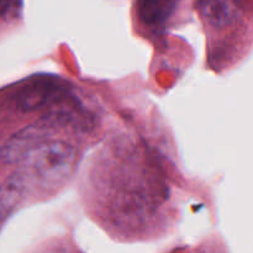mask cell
<instances>
[{"label": "cell", "mask_w": 253, "mask_h": 253, "mask_svg": "<svg viewBox=\"0 0 253 253\" xmlns=\"http://www.w3.org/2000/svg\"><path fill=\"white\" fill-rule=\"evenodd\" d=\"M77 158L74 146L64 141H48L34 148L22 158L21 172L27 183L51 187L63 182L71 173Z\"/></svg>", "instance_id": "1"}, {"label": "cell", "mask_w": 253, "mask_h": 253, "mask_svg": "<svg viewBox=\"0 0 253 253\" xmlns=\"http://www.w3.org/2000/svg\"><path fill=\"white\" fill-rule=\"evenodd\" d=\"M68 114H52L26 126L5 141L0 148V158L5 163L20 162L34 148L52 140L54 133L71 124Z\"/></svg>", "instance_id": "2"}, {"label": "cell", "mask_w": 253, "mask_h": 253, "mask_svg": "<svg viewBox=\"0 0 253 253\" xmlns=\"http://www.w3.org/2000/svg\"><path fill=\"white\" fill-rule=\"evenodd\" d=\"M61 89L62 85L57 81L52 79L36 81L35 83L29 84L20 93L19 106L25 111L36 110L56 98L61 93Z\"/></svg>", "instance_id": "3"}, {"label": "cell", "mask_w": 253, "mask_h": 253, "mask_svg": "<svg viewBox=\"0 0 253 253\" xmlns=\"http://www.w3.org/2000/svg\"><path fill=\"white\" fill-rule=\"evenodd\" d=\"M27 185L29 183L20 169L0 185V227L25 197Z\"/></svg>", "instance_id": "4"}, {"label": "cell", "mask_w": 253, "mask_h": 253, "mask_svg": "<svg viewBox=\"0 0 253 253\" xmlns=\"http://www.w3.org/2000/svg\"><path fill=\"white\" fill-rule=\"evenodd\" d=\"M178 0H138V14L143 22L158 25L172 14Z\"/></svg>", "instance_id": "5"}, {"label": "cell", "mask_w": 253, "mask_h": 253, "mask_svg": "<svg viewBox=\"0 0 253 253\" xmlns=\"http://www.w3.org/2000/svg\"><path fill=\"white\" fill-rule=\"evenodd\" d=\"M200 11L205 20L215 26L227 24L234 16V9L227 0H202Z\"/></svg>", "instance_id": "6"}, {"label": "cell", "mask_w": 253, "mask_h": 253, "mask_svg": "<svg viewBox=\"0 0 253 253\" xmlns=\"http://www.w3.org/2000/svg\"><path fill=\"white\" fill-rule=\"evenodd\" d=\"M9 1L10 0H0V11H2V10L7 6Z\"/></svg>", "instance_id": "7"}]
</instances>
